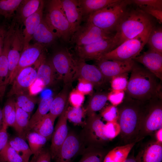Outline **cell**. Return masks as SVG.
Instances as JSON below:
<instances>
[{
	"instance_id": "obj_1",
	"label": "cell",
	"mask_w": 162,
	"mask_h": 162,
	"mask_svg": "<svg viewBox=\"0 0 162 162\" xmlns=\"http://www.w3.org/2000/svg\"><path fill=\"white\" fill-rule=\"evenodd\" d=\"M146 102L125 95L123 102L117 106L120 134L125 145L138 141Z\"/></svg>"
},
{
	"instance_id": "obj_2",
	"label": "cell",
	"mask_w": 162,
	"mask_h": 162,
	"mask_svg": "<svg viewBox=\"0 0 162 162\" xmlns=\"http://www.w3.org/2000/svg\"><path fill=\"white\" fill-rule=\"evenodd\" d=\"M131 72L125 96L143 102L162 96L159 79L153 73L136 62Z\"/></svg>"
},
{
	"instance_id": "obj_3",
	"label": "cell",
	"mask_w": 162,
	"mask_h": 162,
	"mask_svg": "<svg viewBox=\"0 0 162 162\" xmlns=\"http://www.w3.org/2000/svg\"><path fill=\"white\" fill-rule=\"evenodd\" d=\"M153 27L150 15L139 8L128 10L115 34L117 47L125 41L135 37Z\"/></svg>"
},
{
	"instance_id": "obj_4",
	"label": "cell",
	"mask_w": 162,
	"mask_h": 162,
	"mask_svg": "<svg viewBox=\"0 0 162 162\" xmlns=\"http://www.w3.org/2000/svg\"><path fill=\"white\" fill-rule=\"evenodd\" d=\"M132 0H117L87 18V21L108 32H115Z\"/></svg>"
},
{
	"instance_id": "obj_5",
	"label": "cell",
	"mask_w": 162,
	"mask_h": 162,
	"mask_svg": "<svg viewBox=\"0 0 162 162\" xmlns=\"http://www.w3.org/2000/svg\"><path fill=\"white\" fill-rule=\"evenodd\" d=\"M152 28L135 38L125 41L114 49L100 56L97 60L104 59L124 61L132 59L138 56L146 44Z\"/></svg>"
},
{
	"instance_id": "obj_6",
	"label": "cell",
	"mask_w": 162,
	"mask_h": 162,
	"mask_svg": "<svg viewBox=\"0 0 162 162\" xmlns=\"http://www.w3.org/2000/svg\"><path fill=\"white\" fill-rule=\"evenodd\" d=\"M162 128V96L146 102L138 140Z\"/></svg>"
},
{
	"instance_id": "obj_7",
	"label": "cell",
	"mask_w": 162,
	"mask_h": 162,
	"mask_svg": "<svg viewBox=\"0 0 162 162\" xmlns=\"http://www.w3.org/2000/svg\"><path fill=\"white\" fill-rule=\"evenodd\" d=\"M57 33L58 38L65 42H70L72 36L70 26L62 6L61 0L49 1L44 18Z\"/></svg>"
},
{
	"instance_id": "obj_8",
	"label": "cell",
	"mask_w": 162,
	"mask_h": 162,
	"mask_svg": "<svg viewBox=\"0 0 162 162\" xmlns=\"http://www.w3.org/2000/svg\"><path fill=\"white\" fill-rule=\"evenodd\" d=\"M83 127L82 139L89 146L102 147L110 141L105 136L104 128L105 123L100 114L96 113L88 116Z\"/></svg>"
},
{
	"instance_id": "obj_9",
	"label": "cell",
	"mask_w": 162,
	"mask_h": 162,
	"mask_svg": "<svg viewBox=\"0 0 162 162\" xmlns=\"http://www.w3.org/2000/svg\"><path fill=\"white\" fill-rule=\"evenodd\" d=\"M115 34L105 31L87 21L73 34L70 42L75 46H85L112 38Z\"/></svg>"
},
{
	"instance_id": "obj_10",
	"label": "cell",
	"mask_w": 162,
	"mask_h": 162,
	"mask_svg": "<svg viewBox=\"0 0 162 162\" xmlns=\"http://www.w3.org/2000/svg\"><path fill=\"white\" fill-rule=\"evenodd\" d=\"M117 47L114 36L86 45L75 46L74 51L77 58L84 61L97 60L100 56Z\"/></svg>"
},
{
	"instance_id": "obj_11",
	"label": "cell",
	"mask_w": 162,
	"mask_h": 162,
	"mask_svg": "<svg viewBox=\"0 0 162 162\" xmlns=\"http://www.w3.org/2000/svg\"><path fill=\"white\" fill-rule=\"evenodd\" d=\"M56 72L65 85H69L75 77L74 57L67 49L56 52L50 61Z\"/></svg>"
},
{
	"instance_id": "obj_12",
	"label": "cell",
	"mask_w": 162,
	"mask_h": 162,
	"mask_svg": "<svg viewBox=\"0 0 162 162\" xmlns=\"http://www.w3.org/2000/svg\"><path fill=\"white\" fill-rule=\"evenodd\" d=\"M46 45L38 43L29 44L23 49L18 64L9 81L11 84L18 73L23 69L40 62L45 57L43 51Z\"/></svg>"
},
{
	"instance_id": "obj_13",
	"label": "cell",
	"mask_w": 162,
	"mask_h": 162,
	"mask_svg": "<svg viewBox=\"0 0 162 162\" xmlns=\"http://www.w3.org/2000/svg\"><path fill=\"white\" fill-rule=\"evenodd\" d=\"M33 65L25 68L18 73L11 84L10 89L7 93L8 98L20 94L27 93L31 86L35 82L37 69Z\"/></svg>"
},
{
	"instance_id": "obj_14",
	"label": "cell",
	"mask_w": 162,
	"mask_h": 162,
	"mask_svg": "<svg viewBox=\"0 0 162 162\" xmlns=\"http://www.w3.org/2000/svg\"><path fill=\"white\" fill-rule=\"evenodd\" d=\"M74 59L75 77L90 82L94 86H100L106 82V79L97 66L88 64L77 58Z\"/></svg>"
},
{
	"instance_id": "obj_15",
	"label": "cell",
	"mask_w": 162,
	"mask_h": 162,
	"mask_svg": "<svg viewBox=\"0 0 162 162\" xmlns=\"http://www.w3.org/2000/svg\"><path fill=\"white\" fill-rule=\"evenodd\" d=\"M97 67L106 81L113 77L131 71L135 62L132 59L120 61L101 59L96 61Z\"/></svg>"
},
{
	"instance_id": "obj_16",
	"label": "cell",
	"mask_w": 162,
	"mask_h": 162,
	"mask_svg": "<svg viewBox=\"0 0 162 162\" xmlns=\"http://www.w3.org/2000/svg\"><path fill=\"white\" fill-rule=\"evenodd\" d=\"M83 141L73 132L69 133L54 158L56 162H70L81 151Z\"/></svg>"
},
{
	"instance_id": "obj_17",
	"label": "cell",
	"mask_w": 162,
	"mask_h": 162,
	"mask_svg": "<svg viewBox=\"0 0 162 162\" xmlns=\"http://www.w3.org/2000/svg\"><path fill=\"white\" fill-rule=\"evenodd\" d=\"M24 45L22 31L17 26L12 34L8 54L9 81L17 66Z\"/></svg>"
},
{
	"instance_id": "obj_18",
	"label": "cell",
	"mask_w": 162,
	"mask_h": 162,
	"mask_svg": "<svg viewBox=\"0 0 162 162\" xmlns=\"http://www.w3.org/2000/svg\"><path fill=\"white\" fill-rule=\"evenodd\" d=\"M67 107L59 116L52 136L50 152L52 159L55 158L69 133L66 113Z\"/></svg>"
},
{
	"instance_id": "obj_19",
	"label": "cell",
	"mask_w": 162,
	"mask_h": 162,
	"mask_svg": "<svg viewBox=\"0 0 162 162\" xmlns=\"http://www.w3.org/2000/svg\"><path fill=\"white\" fill-rule=\"evenodd\" d=\"M143 64L160 81L162 80V54L149 49L132 59Z\"/></svg>"
},
{
	"instance_id": "obj_20",
	"label": "cell",
	"mask_w": 162,
	"mask_h": 162,
	"mask_svg": "<svg viewBox=\"0 0 162 162\" xmlns=\"http://www.w3.org/2000/svg\"><path fill=\"white\" fill-rule=\"evenodd\" d=\"M61 2L70 26L72 36L80 26L83 19L81 7L78 0H61Z\"/></svg>"
},
{
	"instance_id": "obj_21",
	"label": "cell",
	"mask_w": 162,
	"mask_h": 162,
	"mask_svg": "<svg viewBox=\"0 0 162 162\" xmlns=\"http://www.w3.org/2000/svg\"><path fill=\"white\" fill-rule=\"evenodd\" d=\"M11 38L7 36L0 56V102L2 101L9 82L8 54Z\"/></svg>"
},
{
	"instance_id": "obj_22",
	"label": "cell",
	"mask_w": 162,
	"mask_h": 162,
	"mask_svg": "<svg viewBox=\"0 0 162 162\" xmlns=\"http://www.w3.org/2000/svg\"><path fill=\"white\" fill-rule=\"evenodd\" d=\"M44 6V2L42 0L38 10L27 18L23 23L25 26L22 31L24 40L23 49L30 44L34 33L43 18Z\"/></svg>"
},
{
	"instance_id": "obj_23",
	"label": "cell",
	"mask_w": 162,
	"mask_h": 162,
	"mask_svg": "<svg viewBox=\"0 0 162 162\" xmlns=\"http://www.w3.org/2000/svg\"><path fill=\"white\" fill-rule=\"evenodd\" d=\"M135 158L137 162H162V143L156 141L148 143Z\"/></svg>"
},
{
	"instance_id": "obj_24",
	"label": "cell",
	"mask_w": 162,
	"mask_h": 162,
	"mask_svg": "<svg viewBox=\"0 0 162 162\" xmlns=\"http://www.w3.org/2000/svg\"><path fill=\"white\" fill-rule=\"evenodd\" d=\"M55 70L51 62L45 58L41 62L37 71L36 80L41 88L51 85L53 82Z\"/></svg>"
},
{
	"instance_id": "obj_25",
	"label": "cell",
	"mask_w": 162,
	"mask_h": 162,
	"mask_svg": "<svg viewBox=\"0 0 162 162\" xmlns=\"http://www.w3.org/2000/svg\"><path fill=\"white\" fill-rule=\"evenodd\" d=\"M57 38H58L57 33L43 18L33 38L36 43L46 45L53 42Z\"/></svg>"
},
{
	"instance_id": "obj_26",
	"label": "cell",
	"mask_w": 162,
	"mask_h": 162,
	"mask_svg": "<svg viewBox=\"0 0 162 162\" xmlns=\"http://www.w3.org/2000/svg\"><path fill=\"white\" fill-rule=\"evenodd\" d=\"M69 86V85H65L62 90L52 101L49 113L55 119L68 106Z\"/></svg>"
},
{
	"instance_id": "obj_27",
	"label": "cell",
	"mask_w": 162,
	"mask_h": 162,
	"mask_svg": "<svg viewBox=\"0 0 162 162\" xmlns=\"http://www.w3.org/2000/svg\"><path fill=\"white\" fill-rule=\"evenodd\" d=\"M136 142L115 148L105 155L103 162H124Z\"/></svg>"
},
{
	"instance_id": "obj_28",
	"label": "cell",
	"mask_w": 162,
	"mask_h": 162,
	"mask_svg": "<svg viewBox=\"0 0 162 162\" xmlns=\"http://www.w3.org/2000/svg\"><path fill=\"white\" fill-rule=\"evenodd\" d=\"M52 96L43 98L40 100L38 108L30 118L28 128V133L49 111L51 104L53 99Z\"/></svg>"
},
{
	"instance_id": "obj_29",
	"label": "cell",
	"mask_w": 162,
	"mask_h": 162,
	"mask_svg": "<svg viewBox=\"0 0 162 162\" xmlns=\"http://www.w3.org/2000/svg\"><path fill=\"white\" fill-rule=\"evenodd\" d=\"M16 116L14 128L18 136L25 140L28 133L30 114L20 108L16 103Z\"/></svg>"
},
{
	"instance_id": "obj_30",
	"label": "cell",
	"mask_w": 162,
	"mask_h": 162,
	"mask_svg": "<svg viewBox=\"0 0 162 162\" xmlns=\"http://www.w3.org/2000/svg\"><path fill=\"white\" fill-rule=\"evenodd\" d=\"M83 18L100 10L117 0H78Z\"/></svg>"
},
{
	"instance_id": "obj_31",
	"label": "cell",
	"mask_w": 162,
	"mask_h": 162,
	"mask_svg": "<svg viewBox=\"0 0 162 162\" xmlns=\"http://www.w3.org/2000/svg\"><path fill=\"white\" fill-rule=\"evenodd\" d=\"M55 120L49 113L36 124L31 130L40 134L48 140L52 136Z\"/></svg>"
},
{
	"instance_id": "obj_32",
	"label": "cell",
	"mask_w": 162,
	"mask_h": 162,
	"mask_svg": "<svg viewBox=\"0 0 162 162\" xmlns=\"http://www.w3.org/2000/svg\"><path fill=\"white\" fill-rule=\"evenodd\" d=\"M42 0H22L20 7L17 18L18 21L23 23L28 17L35 13L38 9Z\"/></svg>"
},
{
	"instance_id": "obj_33",
	"label": "cell",
	"mask_w": 162,
	"mask_h": 162,
	"mask_svg": "<svg viewBox=\"0 0 162 162\" xmlns=\"http://www.w3.org/2000/svg\"><path fill=\"white\" fill-rule=\"evenodd\" d=\"M8 142L24 162H29L33 153L25 140L18 136L9 140Z\"/></svg>"
},
{
	"instance_id": "obj_34",
	"label": "cell",
	"mask_w": 162,
	"mask_h": 162,
	"mask_svg": "<svg viewBox=\"0 0 162 162\" xmlns=\"http://www.w3.org/2000/svg\"><path fill=\"white\" fill-rule=\"evenodd\" d=\"M108 93L98 92L93 95L90 98L86 109L87 116L101 110L105 106L107 99Z\"/></svg>"
},
{
	"instance_id": "obj_35",
	"label": "cell",
	"mask_w": 162,
	"mask_h": 162,
	"mask_svg": "<svg viewBox=\"0 0 162 162\" xmlns=\"http://www.w3.org/2000/svg\"><path fill=\"white\" fill-rule=\"evenodd\" d=\"M29 146L33 153L35 156L44 148L47 140L44 136L36 132L30 131L26 135Z\"/></svg>"
},
{
	"instance_id": "obj_36",
	"label": "cell",
	"mask_w": 162,
	"mask_h": 162,
	"mask_svg": "<svg viewBox=\"0 0 162 162\" xmlns=\"http://www.w3.org/2000/svg\"><path fill=\"white\" fill-rule=\"evenodd\" d=\"M106 154L102 147L89 146L83 152L79 162H103Z\"/></svg>"
},
{
	"instance_id": "obj_37",
	"label": "cell",
	"mask_w": 162,
	"mask_h": 162,
	"mask_svg": "<svg viewBox=\"0 0 162 162\" xmlns=\"http://www.w3.org/2000/svg\"><path fill=\"white\" fill-rule=\"evenodd\" d=\"M3 116V124L8 127L14 128L16 120V102L13 99L9 98L7 100L2 109Z\"/></svg>"
},
{
	"instance_id": "obj_38",
	"label": "cell",
	"mask_w": 162,
	"mask_h": 162,
	"mask_svg": "<svg viewBox=\"0 0 162 162\" xmlns=\"http://www.w3.org/2000/svg\"><path fill=\"white\" fill-rule=\"evenodd\" d=\"M66 113L67 120L71 122L83 127L85 125L86 119L84 118L85 115L86 114V110L82 106L68 107Z\"/></svg>"
},
{
	"instance_id": "obj_39",
	"label": "cell",
	"mask_w": 162,
	"mask_h": 162,
	"mask_svg": "<svg viewBox=\"0 0 162 162\" xmlns=\"http://www.w3.org/2000/svg\"><path fill=\"white\" fill-rule=\"evenodd\" d=\"M16 103L22 109L31 115L37 101V99L27 93L16 96Z\"/></svg>"
},
{
	"instance_id": "obj_40",
	"label": "cell",
	"mask_w": 162,
	"mask_h": 162,
	"mask_svg": "<svg viewBox=\"0 0 162 162\" xmlns=\"http://www.w3.org/2000/svg\"><path fill=\"white\" fill-rule=\"evenodd\" d=\"M146 44L149 49L162 54V30L161 28L152 29Z\"/></svg>"
},
{
	"instance_id": "obj_41",
	"label": "cell",
	"mask_w": 162,
	"mask_h": 162,
	"mask_svg": "<svg viewBox=\"0 0 162 162\" xmlns=\"http://www.w3.org/2000/svg\"><path fill=\"white\" fill-rule=\"evenodd\" d=\"M22 0H0V15L9 19L13 15Z\"/></svg>"
},
{
	"instance_id": "obj_42",
	"label": "cell",
	"mask_w": 162,
	"mask_h": 162,
	"mask_svg": "<svg viewBox=\"0 0 162 162\" xmlns=\"http://www.w3.org/2000/svg\"><path fill=\"white\" fill-rule=\"evenodd\" d=\"M0 159L3 162H24L8 142L0 152Z\"/></svg>"
},
{
	"instance_id": "obj_43",
	"label": "cell",
	"mask_w": 162,
	"mask_h": 162,
	"mask_svg": "<svg viewBox=\"0 0 162 162\" xmlns=\"http://www.w3.org/2000/svg\"><path fill=\"white\" fill-rule=\"evenodd\" d=\"M128 82L127 73L113 77L111 80L112 90L125 91Z\"/></svg>"
},
{
	"instance_id": "obj_44",
	"label": "cell",
	"mask_w": 162,
	"mask_h": 162,
	"mask_svg": "<svg viewBox=\"0 0 162 162\" xmlns=\"http://www.w3.org/2000/svg\"><path fill=\"white\" fill-rule=\"evenodd\" d=\"M100 115L106 122L117 121L118 112L117 106L112 104L106 106L101 110Z\"/></svg>"
},
{
	"instance_id": "obj_45",
	"label": "cell",
	"mask_w": 162,
	"mask_h": 162,
	"mask_svg": "<svg viewBox=\"0 0 162 162\" xmlns=\"http://www.w3.org/2000/svg\"><path fill=\"white\" fill-rule=\"evenodd\" d=\"M105 136L110 141L120 134L121 128L117 121L106 122L104 128Z\"/></svg>"
},
{
	"instance_id": "obj_46",
	"label": "cell",
	"mask_w": 162,
	"mask_h": 162,
	"mask_svg": "<svg viewBox=\"0 0 162 162\" xmlns=\"http://www.w3.org/2000/svg\"><path fill=\"white\" fill-rule=\"evenodd\" d=\"M84 95L76 89L73 90L69 94L68 99L71 106H81L84 101Z\"/></svg>"
},
{
	"instance_id": "obj_47",
	"label": "cell",
	"mask_w": 162,
	"mask_h": 162,
	"mask_svg": "<svg viewBox=\"0 0 162 162\" xmlns=\"http://www.w3.org/2000/svg\"><path fill=\"white\" fill-rule=\"evenodd\" d=\"M132 2L138 8L145 7L162 10V0H134Z\"/></svg>"
},
{
	"instance_id": "obj_48",
	"label": "cell",
	"mask_w": 162,
	"mask_h": 162,
	"mask_svg": "<svg viewBox=\"0 0 162 162\" xmlns=\"http://www.w3.org/2000/svg\"><path fill=\"white\" fill-rule=\"evenodd\" d=\"M125 95L124 91L112 90L108 93L107 99L112 105L117 106L123 102Z\"/></svg>"
},
{
	"instance_id": "obj_49",
	"label": "cell",
	"mask_w": 162,
	"mask_h": 162,
	"mask_svg": "<svg viewBox=\"0 0 162 162\" xmlns=\"http://www.w3.org/2000/svg\"><path fill=\"white\" fill-rule=\"evenodd\" d=\"M94 87L93 85L90 82L79 79L76 89L85 95L90 93L93 91Z\"/></svg>"
},
{
	"instance_id": "obj_50",
	"label": "cell",
	"mask_w": 162,
	"mask_h": 162,
	"mask_svg": "<svg viewBox=\"0 0 162 162\" xmlns=\"http://www.w3.org/2000/svg\"><path fill=\"white\" fill-rule=\"evenodd\" d=\"M51 158L50 151L43 149L38 154L33 156L29 162H51Z\"/></svg>"
},
{
	"instance_id": "obj_51",
	"label": "cell",
	"mask_w": 162,
	"mask_h": 162,
	"mask_svg": "<svg viewBox=\"0 0 162 162\" xmlns=\"http://www.w3.org/2000/svg\"><path fill=\"white\" fill-rule=\"evenodd\" d=\"M138 8L148 15L154 17L160 23H162V10L145 7H141Z\"/></svg>"
},
{
	"instance_id": "obj_52",
	"label": "cell",
	"mask_w": 162,
	"mask_h": 162,
	"mask_svg": "<svg viewBox=\"0 0 162 162\" xmlns=\"http://www.w3.org/2000/svg\"><path fill=\"white\" fill-rule=\"evenodd\" d=\"M8 128L7 125L3 124L2 127L0 129V152L8 142V135L7 131Z\"/></svg>"
},
{
	"instance_id": "obj_53",
	"label": "cell",
	"mask_w": 162,
	"mask_h": 162,
	"mask_svg": "<svg viewBox=\"0 0 162 162\" xmlns=\"http://www.w3.org/2000/svg\"><path fill=\"white\" fill-rule=\"evenodd\" d=\"M8 29L5 25H0V56L2 51Z\"/></svg>"
},
{
	"instance_id": "obj_54",
	"label": "cell",
	"mask_w": 162,
	"mask_h": 162,
	"mask_svg": "<svg viewBox=\"0 0 162 162\" xmlns=\"http://www.w3.org/2000/svg\"><path fill=\"white\" fill-rule=\"evenodd\" d=\"M156 141L162 143V128L157 130L155 133Z\"/></svg>"
},
{
	"instance_id": "obj_55",
	"label": "cell",
	"mask_w": 162,
	"mask_h": 162,
	"mask_svg": "<svg viewBox=\"0 0 162 162\" xmlns=\"http://www.w3.org/2000/svg\"><path fill=\"white\" fill-rule=\"evenodd\" d=\"M3 122V116L2 109L0 108V129L2 127Z\"/></svg>"
},
{
	"instance_id": "obj_56",
	"label": "cell",
	"mask_w": 162,
	"mask_h": 162,
	"mask_svg": "<svg viewBox=\"0 0 162 162\" xmlns=\"http://www.w3.org/2000/svg\"><path fill=\"white\" fill-rule=\"evenodd\" d=\"M124 162H137L136 158L134 157H131L129 158H127Z\"/></svg>"
},
{
	"instance_id": "obj_57",
	"label": "cell",
	"mask_w": 162,
	"mask_h": 162,
	"mask_svg": "<svg viewBox=\"0 0 162 162\" xmlns=\"http://www.w3.org/2000/svg\"><path fill=\"white\" fill-rule=\"evenodd\" d=\"M0 162H3L2 161V160H1L0 159Z\"/></svg>"
}]
</instances>
